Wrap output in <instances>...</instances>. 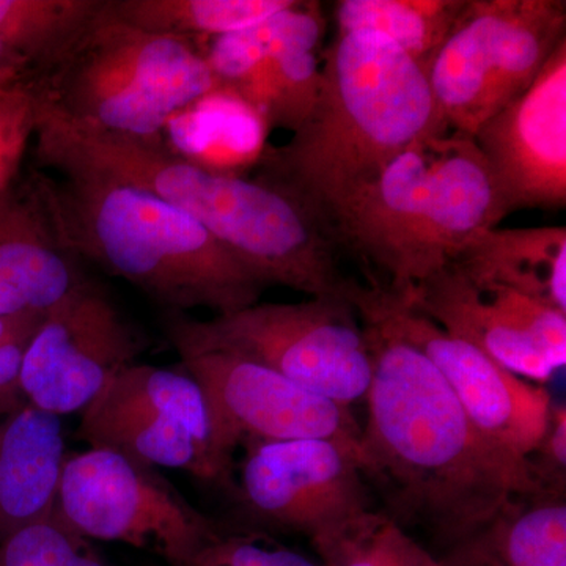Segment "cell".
Returning <instances> with one entry per match:
<instances>
[{"instance_id":"7402d4cb","label":"cell","mask_w":566,"mask_h":566,"mask_svg":"<svg viewBox=\"0 0 566 566\" xmlns=\"http://www.w3.org/2000/svg\"><path fill=\"white\" fill-rule=\"evenodd\" d=\"M106 0H0V39L33 80L52 73L102 17Z\"/></svg>"},{"instance_id":"4fadbf2b","label":"cell","mask_w":566,"mask_h":566,"mask_svg":"<svg viewBox=\"0 0 566 566\" xmlns=\"http://www.w3.org/2000/svg\"><path fill=\"white\" fill-rule=\"evenodd\" d=\"M199 382L214 420L219 452L233 465L245 442L329 439L359 457L360 427L352 408L296 385L277 371L223 352H177Z\"/></svg>"},{"instance_id":"f546056e","label":"cell","mask_w":566,"mask_h":566,"mask_svg":"<svg viewBox=\"0 0 566 566\" xmlns=\"http://www.w3.org/2000/svg\"><path fill=\"white\" fill-rule=\"evenodd\" d=\"M528 476L536 494L565 495L566 491V408L553 406L542 441L526 458Z\"/></svg>"},{"instance_id":"603a6c76","label":"cell","mask_w":566,"mask_h":566,"mask_svg":"<svg viewBox=\"0 0 566 566\" xmlns=\"http://www.w3.org/2000/svg\"><path fill=\"white\" fill-rule=\"evenodd\" d=\"M465 3L468 0H340L335 3V18L338 33H378L424 70Z\"/></svg>"},{"instance_id":"30bf717a","label":"cell","mask_w":566,"mask_h":566,"mask_svg":"<svg viewBox=\"0 0 566 566\" xmlns=\"http://www.w3.org/2000/svg\"><path fill=\"white\" fill-rule=\"evenodd\" d=\"M77 438L88 449L233 486L234 465L219 452L207 395L182 367L137 363L115 375L81 412Z\"/></svg>"},{"instance_id":"1f68e13d","label":"cell","mask_w":566,"mask_h":566,"mask_svg":"<svg viewBox=\"0 0 566 566\" xmlns=\"http://www.w3.org/2000/svg\"><path fill=\"white\" fill-rule=\"evenodd\" d=\"M11 316L0 318V344H2L3 337H6L7 331H9Z\"/></svg>"},{"instance_id":"5b68a950","label":"cell","mask_w":566,"mask_h":566,"mask_svg":"<svg viewBox=\"0 0 566 566\" xmlns=\"http://www.w3.org/2000/svg\"><path fill=\"white\" fill-rule=\"evenodd\" d=\"M504 221L474 137L450 132L417 140L335 212L327 232L397 296L438 273L465 244Z\"/></svg>"},{"instance_id":"8992f818","label":"cell","mask_w":566,"mask_h":566,"mask_svg":"<svg viewBox=\"0 0 566 566\" xmlns=\"http://www.w3.org/2000/svg\"><path fill=\"white\" fill-rule=\"evenodd\" d=\"M40 103L82 125L128 136H161L178 112L219 95L191 40L139 31L106 7L52 73L35 81Z\"/></svg>"},{"instance_id":"d6986e66","label":"cell","mask_w":566,"mask_h":566,"mask_svg":"<svg viewBox=\"0 0 566 566\" xmlns=\"http://www.w3.org/2000/svg\"><path fill=\"white\" fill-rule=\"evenodd\" d=\"M476 283L515 290L566 314L565 226L485 230L453 262Z\"/></svg>"},{"instance_id":"f1b7e54d","label":"cell","mask_w":566,"mask_h":566,"mask_svg":"<svg viewBox=\"0 0 566 566\" xmlns=\"http://www.w3.org/2000/svg\"><path fill=\"white\" fill-rule=\"evenodd\" d=\"M192 566H323L255 532H223Z\"/></svg>"},{"instance_id":"7c38bea8","label":"cell","mask_w":566,"mask_h":566,"mask_svg":"<svg viewBox=\"0 0 566 566\" xmlns=\"http://www.w3.org/2000/svg\"><path fill=\"white\" fill-rule=\"evenodd\" d=\"M147 348L144 331L87 277L46 312L25 353L22 395L50 415H81Z\"/></svg>"},{"instance_id":"4dcf8cb0","label":"cell","mask_w":566,"mask_h":566,"mask_svg":"<svg viewBox=\"0 0 566 566\" xmlns=\"http://www.w3.org/2000/svg\"><path fill=\"white\" fill-rule=\"evenodd\" d=\"M33 80L31 69L28 63L22 61L20 55L7 46L6 41L0 39V91L17 87V85L28 84Z\"/></svg>"},{"instance_id":"44dd1931","label":"cell","mask_w":566,"mask_h":566,"mask_svg":"<svg viewBox=\"0 0 566 566\" xmlns=\"http://www.w3.org/2000/svg\"><path fill=\"white\" fill-rule=\"evenodd\" d=\"M442 566H566L565 495L513 499L471 538L446 551Z\"/></svg>"},{"instance_id":"ba28073f","label":"cell","mask_w":566,"mask_h":566,"mask_svg":"<svg viewBox=\"0 0 566 566\" xmlns=\"http://www.w3.org/2000/svg\"><path fill=\"white\" fill-rule=\"evenodd\" d=\"M566 39L565 0H468L424 74L449 132L474 137Z\"/></svg>"},{"instance_id":"d4e9b609","label":"cell","mask_w":566,"mask_h":566,"mask_svg":"<svg viewBox=\"0 0 566 566\" xmlns=\"http://www.w3.org/2000/svg\"><path fill=\"white\" fill-rule=\"evenodd\" d=\"M323 566H442L385 512L365 510L311 538Z\"/></svg>"},{"instance_id":"ac0fdd59","label":"cell","mask_w":566,"mask_h":566,"mask_svg":"<svg viewBox=\"0 0 566 566\" xmlns=\"http://www.w3.org/2000/svg\"><path fill=\"white\" fill-rule=\"evenodd\" d=\"M66 449L61 417L25 403L0 423V543L51 516Z\"/></svg>"},{"instance_id":"8fae6325","label":"cell","mask_w":566,"mask_h":566,"mask_svg":"<svg viewBox=\"0 0 566 566\" xmlns=\"http://www.w3.org/2000/svg\"><path fill=\"white\" fill-rule=\"evenodd\" d=\"M356 311L381 316L420 349L457 395L465 415L488 442L516 463L526 464L549 423L553 400L545 386L520 378L475 346L447 334L405 297L375 283H360Z\"/></svg>"},{"instance_id":"52a82bcc","label":"cell","mask_w":566,"mask_h":566,"mask_svg":"<svg viewBox=\"0 0 566 566\" xmlns=\"http://www.w3.org/2000/svg\"><path fill=\"white\" fill-rule=\"evenodd\" d=\"M163 326L175 352L234 354L348 408L374 378L363 322L340 297L256 303L210 319L164 312Z\"/></svg>"},{"instance_id":"4316f807","label":"cell","mask_w":566,"mask_h":566,"mask_svg":"<svg viewBox=\"0 0 566 566\" xmlns=\"http://www.w3.org/2000/svg\"><path fill=\"white\" fill-rule=\"evenodd\" d=\"M35 81L0 91V192L20 180L39 120Z\"/></svg>"},{"instance_id":"83f0119b","label":"cell","mask_w":566,"mask_h":566,"mask_svg":"<svg viewBox=\"0 0 566 566\" xmlns=\"http://www.w3.org/2000/svg\"><path fill=\"white\" fill-rule=\"evenodd\" d=\"M510 318L558 371L566 364V314L542 301L504 286L482 285Z\"/></svg>"},{"instance_id":"9a60e30c","label":"cell","mask_w":566,"mask_h":566,"mask_svg":"<svg viewBox=\"0 0 566 566\" xmlns=\"http://www.w3.org/2000/svg\"><path fill=\"white\" fill-rule=\"evenodd\" d=\"M504 218L566 207V39L534 84L474 134Z\"/></svg>"},{"instance_id":"ffe728a7","label":"cell","mask_w":566,"mask_h":566,"mask_svg":"<svg viewBox=\"0 0 566 566\" xmlns=\"http://www.w3.org/2000/svg\"><path fill=\"white\" fill-rule=\"evenodd\" d=\"M326 17L316 3L307 20L227 91L271 128L296 133L314 109L322 85Z\"/></svg>"},{"instance_id":"3957f363","label":"cell","mask_w":566,"mask_h":566,"mask_svg":"<svg viewBox=\"0 0 566 566\" xmlns=\"http://www.w3.org/2000/svg\"><path fill=\"white\" fill-rule=\"evenodd\" d=\"M449 133L419 63L374 32L337 33L322 51L314 109L271 147L259 180L289 193L324 229L417 140Z\"/></svg>"},{"instance_id":"277c9868","label":"cell","mask_w":566,"mask_h":566,"mask_svg":"<svg viewBox=\"0 0 566 566\" xmlns=\"http://www.w3.org/2000/svg\"><path fill=\"white\" fill-rule=\"evenodd\" d=\"M40 180L65 248L166 312L232 314L266 289L205 227L151 193L85 174L40 172Z\"/></svg>"},{"instance_id":"cb8c5ba5","label":"cell","mask_w":566,"mask_h":566,"mask_svg":"<svg viewBox=\"0 0 566 566\" xmlns=\"http://www.w3.org/2000/svg\"><path fill=\"white\" fill-rule=\"evenodd\" d=\"M296 0H107L117 20L172 39L222 36L289 9Z\"/></svg>"},{"instance_id":"6da1fadb","label":"cell","mask_w":566,"mask_h":566,"mask_svg":"<svg viewBox=\"0 0 566 566\" xmlns=\"http://www.w3.org/2000/svg\"><path fill=\"white\" fill-rule=\"evenodd\" d=\"M357 314L374 359L360 469L385 495V513L449 551L513 499L536 494L527 465L486 441L430 359L381 316Z\"/></svg>"},{"instance_id":"e0dca14e","label":"cell","mask_w":566,"mask_h":566,"mask_svg":"<svg viewBox=\"0 0 566 566\" xmlns=\"http://www.w3.org/2000/svg\"><path fill=\"white\" fill-rule=\"evenodd\" d=\"M405 300L447 334L475 346L520 378L545 386L556 375L490 290L469 281L453 264L430 275Z\"/></svg>"},{"instance_id":"7a4b0ae2","label":"cell","mask_w":566,"mask_h":566,"mask_svg":"<svg viewBox=\"0 0 566 566\" xmlns=\"http://www.w3.org/2000/svg\"><path fill=\"white\" fill-rule=\"evenodd\" d=\"M33 156L41 169L85 174L158 197L205 227L264 286L340 297L353 277L322 222L289 193L170 150L161 136L137 137L69 120L40 104Z\"/></svg>"},{"instance_id":"484cf974","label":"cell","mask_w":566,"mask_h":566,"mask_svg":"<svg viewBox=\"0 0 566 566\" xmlns=\"http://www.w3.org/2000/svg\"><path fill=\"white\" fill-rule=\"evenodd\" d=\"M0 566H112L85 538L55 515L0 543Z\"/></svg>"},{"instance_id":"5bb4252c","label":"cell","mask_w":566,"mask_h":566,"mask_svg":"<svg viewBox=\"0 0 566 566\" xmlns=\"http://www.w3.org/2000/svg\"><path fill=\"white\" fill-rule=\"evenodd\" d=\"M232 490L256 523L312 538L370 510L359 457L329 439L245 442Z\"/></svg>"},{"instance_id":"2e32d148","label":"cell","mask_w":566,"mask_h":566,"mask_svg":"<svg viewBox=\"0 0 566 566\" xmlns=\"http://www.w3.org/2000/svg\"><path fill=\"white\" fill-rule=\"evenodd\" d=\"M85 279L57 232L40 172L0 192V318L51 311Z\"/></svg>"},{"instance_id":"9c48e42d","label":"cell","mask_w":566,"mask_h":566,"mask_svg":"<svg viewBox=\"0 0 566 566\" xmlns=\"http://www.w3.org/2000/svg\"><path fill=\"white\" fill-rule=\"evenodd\" d=\"M54 512L92 542L147 551L169 566H192L226 532L158 468L104 449L66 455Z\"/></svg>"}]
</instances>
